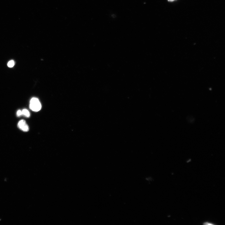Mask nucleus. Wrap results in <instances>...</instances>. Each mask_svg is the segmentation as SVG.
Returning <instances> with one entry per match:
<instances>
[{"mask_svg":"<svg viewBox=\"0 0 225 225\" xmlns=\"http://www.w3.org/2000/svg\"><path fill=\"white\" fill-rule=\"evenodd\" d=\"M30 107L32 111L38 112L41 109V105L38 98H33L30 100Z\"/></svg>","mask_w":225,"mask_h":225,"instance_id":"1","label":"nucleus"},{"mask_svg":"<svg viewBox=\"0 0 225 225\" xmlns=\"http://www.w3.org/2000/svg\"><path fill=\"white\" fill-rule=\"evenodd\" d=\"M18 126L21 130L24 132H27L29 131V126L27 124L26 121L24 120L20 121L18 124Z\"/></svg>","mask_w":225,"mask_h":225,"instance_id":"2","label":"nucleus"},{"mask_svg":"<svg viewBox=\"0 0 225 225\" xmlns=\"http://www.w3.org/2000/svg\"><path fill=\"white\" fill-rule=\"evenodd\" d=\"M22 115L25 116L27 117H30V112L26 109L23 110L22 111Z\"/></svg>","mask_w":225,"mask_h":225,"instance_id":"3","label":"nucleus"},{"mask_svg":"<svg viewBox=\"0 0 225 225\" xmlns=\"http://www.w3.org/2000/svg\"><path fill=\"white\" fill-rule=\"evenodd\" d=\"M8 66L9 67L12 68L15 65V62L13 61H10L8 63Z\"/></svg>","mask_w":225,"mask_h":225,"instance_id":"4","label":"nucleus"},{"mask_svg":"<svg viewBox=\"0 0 225 225\" xmlns=\"http://www.w3.org/2000/svg\"><path fill=\"white\" fill-rule=\"evenodd\" d=\"M17 117H20L22 115V111L20 110L18 111L17 112Z\"/></svg>","mask_w":225,"mask_h":225,"instance_id":"5","label":"nucleus"},{"mask_svg":"<svg viewBox=\"0 0 225 225\" xmlns=\"http://www.w3.org/2000/svg\"><path fill=\"white\" fill-rule=\"evenodd\" d=\"M203 224H204V225H214V224H212L209 223H208V222L205 223H204Z\"/></svg>","mask_w":225,"mask_h":225,"instance_id":"6","label":"nucleus"},{"mask_svg":"<svg viewBox=\"0 0 225 225\" xmlns=\"http://www.w3.org/2000/svg\"><path fill=\"white\" fill-rule=\"evenodd\" d=\"M168 1L170 2H172L175 1V0H168Z\"/></svg>","mask_w":225,"mask_h":225,"instance_id":"7","label":"nucleus"}]
</instances>
